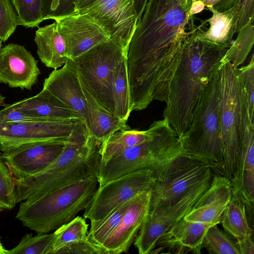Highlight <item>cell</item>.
Segmentation results:
<instances>
[{"label": "cell", "instance_id": "cell-1", "mask_svg": "<svg viewBox=\"0 0 254 254\" xmlns=\"http://www.w3.org/2000/svg\"><path fill=\"white\" fill-rule=\"evenodd\" d=\"M192 0H148L129 44L127 68L130 104L144 109L165 103L177 66Z\"/></svg>", "mask_w": 254, "mask_h": 254}, {"label": "cell", "instance_id": "cell-2", "mask_svg": "<svg viewBox=\"0 0 254 254\" xmlns=\"http://www.w3.org/2000/svg\"><path fill=\"white\" fill-rule=\"evenodd\" d=\"M229 48L207 42L197 28L187 32L171 79L163 118L181 137L188 130L201 87Z\"/></svg>", "mask_w": 254, "mask_h": 254}, {"label": "cell", "instance_id": "cell-3", "mask_svg": "<svg viewBox=\"0 0 254 254\" xmlns=\"http://www.w3.org/2000/svg\"><path fill=\"white\" fill-rule=\"evenodd\" d=\"M101 143L91 136L85 122L76 120L59 157L41 172L14 180L17 202L35 199L77 180L97 176Z\"/></svg>", "mask_w": 254, "mask_h": 254}, {"label": "cell", "instance_id": "cell-4", "mask_svg": "<svg viewBox=\"0 0 254 254\" xmlns=\"http://www.w3.org/2000/svg\"><path fill=\"white\" fill-rule=\"evenodd\" d=\"M150 127L152 133L147 139L127 148L106 162L99 163V186L142 169L153 171L158 179L188 157L181 138L167 119L155 121Z\"/></svg>", "mask_w": 254, "mask_h": 254}, {"label": "cell", "instance_id": "cell-5", "mask_svg": "<svg viewBox=\"0 0 254 254\" xmlns=\"http://www.w3.org/2000/svg\"><path fill=\"white\" fill-rule=\"evenodd\" d=\"M99 186L97 176L77 180L19 205L16 218L38 233H48L73 220L89 205Z\"/></svg>", "mask_w": 254, "mask_h": 254}, {"label": "cell", "instance_id": "cell-6", "mask_svg": "<svg viewBox=\"0 0 254 254\" xmlns=\"http://www.w3.org/2000/svg\"><path fill=\"white\" fill-rule=\"evenodd\" d=\"M220 63L201 87L190 126L181 138L189 159L207 164L214 175L220 176L223 148L219 112Z\"/></svg>", "mask_w": 254, "mask_h": 254}, {"label": "cell", "instance_id": "cell-7", "mask_svg": "<svg viewBox=\"0 0 254 254\" xmlns=\"http://www.w3.org/2000/svg\"><path fill=\"white\" fill-rule=\"evenodd\" d=\"M127 54L120 44L109 39L72 60L82 88L99 106L114 114L115 69Z\"/></svg>", "mask_w": 254, "mask_h": 254}, {"label": "cell", "instance_id": "cell-8", "mask_svg": "<svg viewBox=\"0 0 254 254\" xmlns=\"http://www.w3.org/2000/svg\"><path fill=\"white\" fill-rule=\"evenodd\" d=\"M219 112L223 148L220 176L230 181L236 173L240 159L241 104L236 68L227 60L218 67Z\"/></svg>", "mask_w": 254, "mask_h": 254}, {"label": "cell", "instance_id": "cell-9", "mask_svg": "<svg viewBox=\"0 0 254 254\" xmlns=\"http://www.w3.org/2000/svg\"><path fill=\"white\" fill-rule=\"evenodd\" d=\"M214 175L194 186L175 203L149 211L134 241L139 254H150L159 237L193 208L210 186Z\"/></svg>", "mask_w": 254, "mask_h": 254}, {"label": "cell", "instance_id": "cell-10", "mask_svg": "<svg viewBox=\"0 0 254 254\" xmlns=\"http://www.w3.org/2000/svg\"><path fill=\"white\" fill-rule=\"evenodd\" d=\"M157 179L149 169L137 170L98 186L85 209L83 217L90 222L100 220L119 203L151 189Z\"/></svg>", "mask_w": 254, "mask_h": 254}, {"label": "cell", "instance_id": "cell-11", "mask_svg": "<svg viewBox=\"0 0 254 254\" xmlns=\"http://www.w3.org/2000/svg\"><path fill=\"white\" fill-rule=\"evenodd\" d=\"M212 174V169L207 164L184 158L157 179L151 189L149 211L175 203L192 188Z\"/></svg>", "mask_w": 254, "mask_h": 254}, {"label": "cell", "instance_id": "cell-12", "mask_svg": "<svg viewBox=\"0 0 254 254\" xmlns=\"http://www.w3.org/2000/svg\"><path fill=\"white\" fill-rule=\"evenodd\" d=\"M76 120L36 118L0 125V150L3 152L33 142L67 139Z\"/></svg>", "mask_w": 254, "mask_h": 254}, {"label": "cell", "instance_id": "cell-13", "mask_svg": "<svg viewBox=\"0 0 254 254\" xmlns=\"http://www.w3.org/2000/svg\"><path fill=\"white\" fill-rule=\"evenodd\" d=\"M67 139L27 143L3 152L14 180L29 177L47 168L61 155Z\"/></svg>", "mask_w": 254, "mask_h": 254}, {"label": "cell", "instance_id": "cell-14", "mask_svg": "<svg viewBox=\"0 0 254 254\" xmlns=\"http://www.w3.org/2000/svg\"><path fill=\"white\" fill-rule=\"evenodd\" d=\"M78 13L94 17L108 31L110 39L127 52L137 22L134 0H99Z\"/></svg>", "mask_w": 254, "mask_h": 254}, {"label": "cell", "instance_id": "cell-15", "mask_svg": "<svg viewBox=\"0 0 254 254\" xmlns=\"http://www.w3.org/2000/svg\"><path fill=\"white\" fill-rule=\"evenodd\" d=\"M63 36L67 59L73 60L110 39L108 31L87 13H76L55 20Z\"/></svg>", "mask_w": 254, "mask_h": 254}, {"label": "cell", "instance_id": "cell-16", "mask_svg": "<svg viewBox=\"0 0 254 254\" xmlns=\"http://www.w3.org/2000/svg\"><path fill=\"white\" fill-rule=\"evenodd\" d=\"M151 189L133 197L119 224L100 246L105 254L128 251L149 212Z\"/></svg>", "mask_w": 254, "mask_h": 254}, {"label": "cell", "instance_id": "cell-17", "mask_svg": "<svg viewBox=\"0 0 254 254\" xmlns=\"http://www.w3.org/2000/svg\"><path fill=\"white\" fill-rule=\"evenodd\" d=\"M40 71L37 61L23 46L9 43L0 48V82L31 90Z\"/></svg>", "mask_w": 254, "mask_h": 254}, {"label": "cell", "instance_id": "cell-18", "mask_svg": "<svg viewBox=\"0 0 254 254\" xmlns=\"http://www.w3.org/2000/svg\"><path fill=\"white\" fill-rule=\"evenodd\" d=\"M42 89L67 107L78 120L85 122L86 101L72 60L67 59L62 68L54 69L45 79Z\"/></svg>", "mask_w": 254, "mask_h": 254}, {"label": "cell", "instance_id": "cell-19", "mask_svg": "<svg viewBox=\"0 0 254 254\" xmlns=\"http://www.w3.org/2000/svg\"><path fill=\"white\" fill-rule=\"evenodd\" d=\"M210 224L186 221L184 218L162 234L156 242V249L150 254H199L204 236Z\"/></svg>", "mask_w": 254, "mask_h": 254}, {"label": "cell", "instance_id": "cell-20", "mask_svg": "<svg viewBox=\"0 0 254 254\" xmlns=\"http://www.w3.org/2000/svg\"><path fill=\"white\" fill-rule=\"evenodd\" d=\"M232 198L231 181L214 175L209 188L184 217L186 221L210 224L220 223L222 214Z\"/></svg>", "mask_w": 254, "mask_h": 254}, {"label": "cell", "instance_id": "cell-21", "mask_svg": "<svg viewBox=\"0 0 254 254\" xmlns=\"http://www.w3.org/2000/svg\"><path fill=\"white\" fill-rule=\"evenodd\" d=\"M88 226L84 218L76 216L58 228L48 254H105L100 246L88 240Z\"/></svg>", "mask_w": 254, "mask_h": 254}, {"label": "cell", "instance_id": "cell-22", "mask_svg": "<svg viewBox=\"0 0 254 254\" xmlns=\"http://www.w3.org/2000/svg\"><path fill=\"white\" fill-rule=\"evenodd\" d=\"M241 140L239 165L231 180V199L242 201L251 210L254 202V132L243 133Z\"/></svg>", "mask_w": 254, "mask_h": 254}, {"label": "cell", "instance_id": "cell-23", "mask_svg": "<svg viewBox=\"0 0 254 254\" xmlns=\"http://www.w3.org/2000/svg\"><path fill=\"white\" fill-rule=\"evenodd\" d=\"M82 89L87 104L85 123L91 136L101 143L114 133L130 129L127 121L101 107L86 90Z\"/></svg>", "mask_w": 254, "mask_h": 254}, {"label": "cell", "instance_id": "cell-24", "mask_svg": "<svg viewBox=\"0 0 254 254\" xmlns=\"http://www.w3.org/2000/svg\"><path fill=\"white\" fill-rule=\"evenodd\" d=\"M34 41L39 58L46 66L57 69L65 63V45L56 21L38 27Z\"/></svg>", "mask_w": 254, "mask_h": 254}, {"label": "cell", "instance_id": "cell-25", "mask_svg": "<svg viewBox=\"0 0 254 254\" xmlns=\"http://www.w3.org/2000/svg\"><path fill=\"white\" fill-rule=\"evenodd\" d=\"M20 110L33 117L52 119L77 120L64 104L47 91L19 101Z\"/></svg>", "mask_w": 254, "mask_h": 254}, {"label": "cell", "instance_id": "cell-26", "mask_svg": "<svg viewBox=\"0 0 254 254\" xmlns=\"http://www.w3.org/2000/svg\"><path fill=\"white\" fill-rule=\"evenodd\" d=\"M151 133L150 127L146 130L128 129L114 133L101 144L99 163L106 162L127 148L144 141L151 136Z\"/></svg>", "mask_w": 254, "mask_h": 254}, {"label": "cell", "instance_id": "cell-27", "mask_svg": "<svg viewBox=\"0 0 254 254\" xmlns=\"http://www.w3.org/2000/svg\"><path fill=\"white\" fill-rule=\"evenodd\" d=\"M208 9L212 13V16L206 20L209 27L205 31L197 27L199 37L216 45L229 48L235 34L232 20L224 12H218L212 7Z\"/></svg>", "mask_w": 254, "mask_h": 254}, {"label": "cell", "instance_id": "cell-28", "mask_svg": "<svg viewBox=\"0 0 254 254\" xmlns=\"http://www.w3.org/2000/svg\"><path fill=\"white\" fill-rule=\"evenodd\" d=\"M220 222L224 230L235 239L252 235L246 205L240 200H231L222 214Z\"/></svg>", "mask_w": 254, "mask_h": 254}, {"label": "cell", "instance_id": "cell-29", "mask_svg": "<svg viewBox=\"0 0 254 254\" xmlns=\"http://www.w3.org/2000/svg\"><path fill=\"white\" fill-rule=\"evenodd\" d=\"M113 97L115 115L127 122L130 115L129 86L127 68V56L117 66L113 84Z\"/></svg>", "mask_w": 254, "mask_h": 254}, {"label": "cell", "instance_id": "cell-30", "mask_svg": "<svg viewBox=\"0 0 254 254\" xmlns=\"http://www.w3.org/2000/svg\"><path fill=\"white\" fill-rule=\"evenodd\" d=\"M132 198L119 203L100 220L90 222L88 240L100 246L119 224Z\"/></svg>", "mask_w": 254, "mask_h": 254}, {"label": "cell", "instance_id": "cell-31", "mask_svg": "<svg viewBox=\"0 0 254 254\" xmlns=\"http://www.w3.org/2000/svg\"><path fill=\"white\" fill-rule=\"evenodd\" d=\"M233 44L227 49L222 60L229 62L235 68L242 64L246 60L254 43V26L250 23L238 33Z\"/></svg>", "mask_w": 254, "mask_h": 254}, {"label": "cell", "instance_id": "cell-32", "mask_svg": "<svg viewBox=\"0 0 254 254\" xmlns=\"http://www.w3.org/2000/svg\"><path fill=\"white\" fill-rule=\"evenodd\" d=\"M19 25L26 28L37 27L44 21V0H10Z\"/></svg>", "mask_w": 254, "mask_h": 254}, {"label": "cell", "instance_id": "cell-33", "mask_svg": "<svg viewBox=\"0 0 254 254\" xmlns=\"http://www.w3.org/2000/svg\"><path fill=\"white\" fill-rule=\"evenodd\" d=\"M55 233L51 234H26L14 248L7 250L6 254H48L55 239Z\"/></svg>", "mask_w": 254, "mask_h": 254}, {"label": "cell", "instance_id": "cell-34", "mask_svg": "<svg viewBox=\"0 0 254 254\" xmlns=\"http://www.w3.org/2000/svg\"><path fill=\"white\" fill-rule=\"evenodd\" d=\"M203 248L209 254H240L236 241L220 230L217 225L211 227L204 236Z\"/></svg>", "mask_w": 254, "mask_h": 254}, {"label": "cell", "instance_id": "cell-35", "mask_svg": "<svg viewBox=\"0 0 254 254\" xmlns=\"http://www.w3.org/2000/svg\"><path fill=\"white\" fill-rule=\"evenodd\" d=\"M17 203L14 179L0 150V210H10Z\"/></svg>", "mask_w": 254, "mask_h": 254}, {"label": "cell", "instance_id": "cell-36", "mask_svg": "<svg viewBox=\"0 0 254 254\" xmlns=\"http://www.w3.org/2000/svg\"><path fill=\"white\" fill-rule=\"evenodd\" d=\"M254 0H237L228 10L224 11L232 20L235 33L254 19Z\"/></svg>", "mask_w": 254, "mask_h": 254}, {"label": "cell", "instance_id": "cell-37", "mask_svg": "<svg viewBox=\"0 0 254 254\" xmlns=\"http://www.w3.org/2000/svg\"><path fill=\"white\" fill-rule=\"evenodd\" d=\"M19 23L10 0H0V40L6 41Z\"/></svg>", "mask_w": 254, "mask_h": 254}, {"label": "cell", "instance_id": "cell-38", "mask_svg": "<svg viewBox=\"0 0 254 254\" xmlns=\"http://www.w3.org/2000/svg\"><path fill=\"white\" fill-rule=\"evenodd\" d=\"M75 0H44L43 16L44 20L54 19L77 13Z\"/></svg>", "mask_w": 254, "mask_h": 254}, {"label": "cell", "instance_id": "cell-39", "mask_svg": "<svg viewBox=\"0 0 254 254\" xmlns=\"http://www.w3.org/2000/svg\"><path fill=\"white\" fill-rule=\"evenodd\" d=\"M238 78L246 92L250 116L254 121V57L252 54L249 63L240 68H236Z\"/></svg>", "mask_w": 254, "mask_h": 254}, {"label": "cell", "instance_id": "cell-40", "mask_svg": "<svg viewBox=\"0 0 254 254\" xmlns=\"http://www.w3.org/2000/svg\"><path fill=\"white\" fill-rule=\"evenodd\" d=\"M36 118L22 112L19 106V102H14L5 106L0 111V125L16 123Z\"/></svg>", "mask_w": 254, "mask_h": 254}, {"label": "cell", "instance_id": "cell-41", "mask_svg": "<svg viewBox=\"0 0 254 254\" xmlns=\"http://www.w3.org/2000/svg\"><path fill=\"white\" fill-rule=\"evenodd\" d=\"M236 239V243L240 254H254V244L252 238V235Z\"/></svg>", "mask_w": 254, "mask_h": 254}, {"label": "cell", "instance_id": "cell-42", "mask_svg": "<svg viewBox=\"0 0 254 254\" xmlns=\"http://www.w3.org/2000/svg\"><path fill=\"white\" fill-rule=\"evenodd\" d=\"M99 0H75V7L77 13H80L91 7Z\"/></svg>", "mask_w": 254, "mask_h": 254}, {"label": "cell", "instance_id": "cell-43", "mask_svg": "<svg viewBox=\"0 0 254 254\" xmlns=\"http://www.w3.org/2000/svg\"><path fill=\"white\" fill-rule=\"evenodd\" d=\"M237 0H219L211 7L218 12H222L230 8Z\"/></svg>", "mask_w": 254, "mask_h": 254}, {"label": "cell", "instance_id": "cell-44", "mask_svg": "<svg viewBox=\"0 0 254 254\" xmlns=\"http://www.w3.org/2000/svg\"><path fill=\"white\" fill-rule=\"evenodd\" d=\"M148 0H134V8L138 20L141 16Z\"/></svg>", "mask_w": 254, "mask_h": 254}, {"label": "cell", "instance_id": "cell-45", "mask_svg": "<svg viewBox=\"0 0 254 254\" xmlns=\"http://www.w3.org/2000/svg\"><path fill=\"white\" fill-rule=\"evenodd\" d=\"M5 98L3 97L0 93V107H5L6 105L5 102Z\"/></svg>", "mask_w": 254, "mask_h": 254}, {"label": "cell", "instance_id": "cell-46", "mask_svg": "<svg viewBox=\"0 0 254 254\" xmlns=\"http://www.w3.org/2000/svg\"><path fill=\"white\" fill-rule=\"evenodd\" d=\"M7 250H6L1 243L0 242V254H6Z\"/></svg>", "mask_w": 254, "mask_h": 254}, {"label": "cell", "instance_id": "cell-47", "mask_svg": "<svg viewBox=\"0 0 254 254\" xmlns=\"http://www.w3.org/2000/svg\"><path fill=\"white\" fill-rule=\"evenodd\" d=\"M2 41L0 40V48L2 47Z\"/></svg>", "mask_w": 254, "mask_h": 254}, {"label": "cell", "instance_id": "cell-48", "mask_svg": "<svg viewBox=\"0 0 254 254\" xmlns=\"http://www.w3.org/2000/svg\"><path fill=\"white\" fill-rule=\"evenodd\" d=\"M198 0H192V3L194 2H196V1H197Z\"/></svg>", "mask_w": 254, "mask_h": 254}, {"label": "cell", "instance_id": "cell-49", "mask_svg": "<svg viewBox=\"0 0 254 254\" xmlns=\"http://www.w3.org/2000/svg\"><path fill=\"white\" fill-rule=\"evenodd\" d=\"M1 210H0V212H1Z\"/></svg>", "mask_w": 254, "mask_h": 254}]
</instances>
